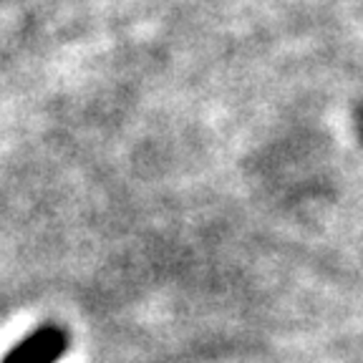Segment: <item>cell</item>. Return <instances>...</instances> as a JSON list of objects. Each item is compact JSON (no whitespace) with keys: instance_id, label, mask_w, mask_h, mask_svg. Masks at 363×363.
<instances>
[{"instance_id":"obj_1","label":"cell","mask_w":363,"mask_h":363,"mask_svg":"<svg viewBox=\"0 0 363 363\" xmlns=\"http://www.w3.org/2000/svg\"><path fill=\"white\" fill-rule=\"evenodd\" d=\"M68 351V333L61 325H43L23 338L0 363H56Z\"/></svg>"}]
</instances>
